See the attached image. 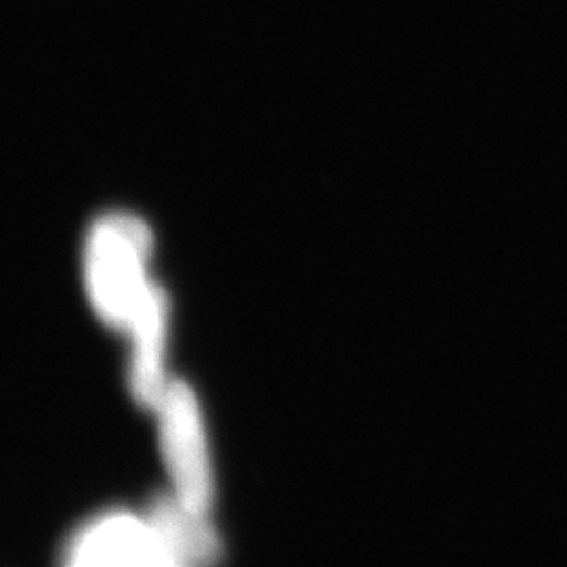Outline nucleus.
<instances>
[{
  "mask_svg": "<svg viewBox=\"0 0 567 567\" xmlns=\"http://www.w3.org/2000/svg\"><path fill=\"white\" fill-rule=\"evenodd\" d=\"M154 248L152 229L131 213L100 217L84 246V284L97 318L116 330L131 322L152 278L147 274Z\"/></svg>",
  "mask_w": 567,
  "mask_h": 567,
  "instance_id": "1",
  "label": "nucleus"
},
{
  "mask_svg": "<svg viewBox=\"0 0 567 567\" xmlns=\"http://www.w3.org/2000/svg\"><path fill=\"white\" fill-rule=\"evenodd\" d=\"M171 492L194 511L208 513L215 496L210 450L204 431L203 410L194 389L185 381H171L154 410Z\"/></svg>",
  "mask_w": 567,
  "mask_h": 567,
  "instance_id": "2",
  "label": "nucleus"
},
{
  "mask_svg": "<svg viewBox=\"0 0 567 567\" xmlns=\"http://www.w3.org/2000/svg\"><path fill=\"white\" fill-rule=\"evenodd\" d=\"M63 553L70 566H166L147 513H105L81 527Z\"/></svg>",
  "mask_w": 567,
  "mask_h": 567,
  "instance_id": "3",
  "label": "nucleus"
},
{
  "mask_svg": "<svg viewBox=\"0 0 567 567\" xmlns=\"http://www.w3.org/2000/svg\"><path fill=\"white\" fill-rule=\"evenodd\" d=\"M171 303L161 284L152 282L142 303L137 305L124 332L131 339L128 360V389L137 404L156 410L171 379L166 377V332Z\"/></svg>",
  "mask_w": 567,
  "mask_h": 567,
  "instance_id": "4",
  "label": "nucleus"
},
{
  "mask_svg": "<svg viewBox=\"0 0 567 567\" xmlns=\"http://www.w3.org/2000/svg\"><path fill=\"white\" fill-rule=\"evenodd\" d=\"M156 529L166 566H208L219 561L221 540L208 513L183 505L171 492L156 496L145 511Z\"/></svg>",
  "mask_w": 567,
  "mask_h": 567,
  "instance_id": "5",
  "label": "nucleus"
}]
</instances>
